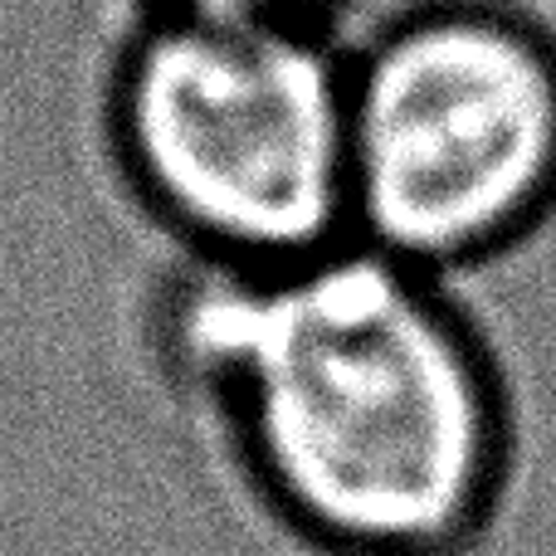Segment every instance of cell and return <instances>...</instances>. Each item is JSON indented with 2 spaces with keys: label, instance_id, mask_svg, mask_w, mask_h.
<instances>
[{
  "label": "cell",
  "instance_id": "6da1fadb",
  "mask_svg": "<svg viewBox=\"0 0 556 556\" xmlns=\"http://www.w3.org/2000/svg\"><path fill=\"white\" fill-rule=\"evenodd\" d=\"M162 356L235 489L307 556H469L518 483V395L459 283L342 240L181 264Z\"/></svg>",
  "mask_w": 556,
  "mask_h": 556
},
{
  "label": "cell",
  "instance_id": "3957f363",
  "mask_svg": "<svg viewBox=\"0 0 556 556\" xmlns=\"http://www.w3.org/2000/svg\"><path fill=\"white\" fill-rule=\"evenodd\" d=\"M352 240L464 274L556 220V39L498 5H430L346 59Z\"/></svg>",
  "mask_w": 556,
  "mask_h": 556
},
{
  "label": "cell",
  "instance_id": "7a4b0ae2",
  "mask_svg": "<svg viewBox=\"0 0 556 556\" xmlns=\"http://www.w3.org/2000/svg\"><path fill=\"white\" fill-rule=\"evenodd\" d=\"M108 142L195 269H278L352 240L346 59L323 29L162 15L123 59Z\"/></svg>",
  "mask_w": 556,
  "mask_h": 556
},
{
  "label": "cell",
  "instance_id": "277c9868",
  "mask_svg": "<svg viewBox=\"0 0 556 556\" xmlns=\"http://www.w3.org/2000/svg\"><path fill=\"white\" fill-rule=\"evenodd\" d=\"M332 0H166V15L186 20H230V25H293L323 29Z\"/></svg>",
  "mask_w": 556,
  "mask_h": 556
}]
</instances>
